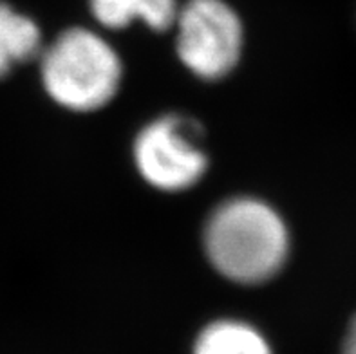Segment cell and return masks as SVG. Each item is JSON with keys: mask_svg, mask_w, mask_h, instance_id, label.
Instances as JSON below:
<instances>
[{"mask_svg": "<svg viewBox=\"0 0 356 354\" xmlns=\"http://www.w3.org/2000/svg\"><path fill=\"white\" fill-rule=\"evenodd\" d=\"M203 246L217 273L244 286L275 277L289 255V232L279 211L255 198L225 201L208 217Z\"/></svg>", "mask_w": 356, "mask_h": 354, "instance_id": "obj_1", "label": "cell"}, {"mask_svg": "<svg viewBox=\"0 0 356 354\" xmlns=\"http://www.w3.org/2000/svg\"><path fill=\"white\" fill-rule=\"evenodd\" d=\"M40 60L47 95L74 113L105 107L122 86V60L104 36L90 29H65L42 51Z\"/></svg>", "mask_w": 356, "mask_h": 354, "instance_id": "obj_2", "label": "cell"}, {"mask_svg": "<svg viewBox=\"0 0 356 354\" xmlns=\"http://www.w3.org/2000/svg\"><path fill=\"white\" fill-rule=\"evenodd\" d=\"M199 123L167 114L138 132L132 147L134 165L147 183L161 192H185L203 179L208 156Z\"/></svg>", "mask_w": 356, "mask_h": 354, "instance_id": "obj_3", "label": "cell"}, {"mask_svg": "<svg viewBox=\"0 0 356 354\" xmlns=\"http://www.w3.org/2000/svg\"><path fill=\"white\" fill-rule=\"evenodd\" d=\"M176 49L194 77L222 80L237 67L244 31L239 15L222 0H188L177 11Z\"/></svg>", "mask_w": 356, "mask_h": 354, "instance_id": "obj_4", "label": "cell"}, {"mask_svg": "<svg viewBox=\"0 0 356 354\" xmlns=\"http://www.w3.org/2000/svg\"><path fill=\"white\" fill-rule=\"evenodd\" d=\"M90 13L107 29L143 22L154 31H167L177 17V0H89Z\"/></svg>", "mask_w": 356, "mask_h": 354, "instance_id": "obj_5", "label": "cell"}, {"mask_svg": "<svg viewBox=\"0 0 356 354\" xmlns=\"http://www.w3.org/2000/svg\"><path fill=\"white\" fill-rule=\"evenodd\" d=\"M42 53V35L35 20L0 2V78Z\"/></svg>", "mask_w": 356, "mask_h": 354, "instance_id": "obj_6", "label": "cell"}, {"mask_svg": "<svg viewBox=\"0 0 356 354\" xmlns=\"http://www.w3.org/2000/svg\"><path fill=\"white\" fill-rule=\"evenodd\" d=\"M194 354H273V351L250 323L217 320L199 332Z\"/></svg>", "mask_w": 356, "mask_h": 354, "instance_id": "obj_7", "label": "cell"}, {"mask_svg": "<svg viewBox=\"0 0 356 354\" xmlns=\"http://www.w3.org/2000/svg\"><path fill=\"white\" fill-rule=\"evenodd\" d=\"M342 354H356V316L353 319V322L349 323L348 335L343 338Z\"/></svg>", "mask_w": 356, "mask_h": 354, "instance_id": "obj_8", "label": "cell"}]
</instances>
